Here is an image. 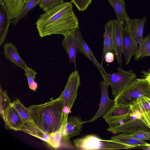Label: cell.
Instances as JSON below:
<instances>
[{
  "mask_svg": "<svg viewBox=\"0 0 150 150\" xmlns=\"http://www.w3.org/2000/svg\"><path fill=\"white\" fill-rule=\"evenodd\" d=\"M76 31L73 34L64 36L62 41V46L68 55L70 62L74 63L75 66L79 45Z\"/></svg>",
  "mask_w": 150,
  "mask_h": 150,
  "instance_id": "cell-14",
  "label": "cell"
},
{
  "mask_svg": "<svg viewBox=\"0 0 150 150\" xmlns=\"http://www.w3.org/2000/svg\"><path fill=\"white\" fill-rule=\"evenodd\" d=\"M110 5L112 7L116 14L117 20L123 25L125 21L129 18L126 10L124 0H107Z\"/></svg>",
  "mask_w": 150,
  "mask_h": 150,
  "instance_id": "cell-23",
  "label": "cell"
},
{
  "mask_svg": "<svg viewBox=\"0 0 150 150\" xmlns=\"http://www.w3.org/2000/svg\"><path fill=\"white\" fill-rule=\"evenodd\" d=\"M131 109L130 106H120L114 105L112 108L103 116L104 119L112 127L126 122L129 118Z\"/></svg>",
  "mask_w": 150,
  "mask_h": 150,
  "instance_id": "cell-9",
  "label": "cell"
},
{
  "mask_svg": "<svg viewBox=\"0 0 150 150\" xmlns=\"http://www.w3.org/2000/svg\"><path fill=\"white\" fill-rule=\"evenodd\" d=\"M134 59L138 60L142 57L150 56V35L147 34L143 38L135 53Z\"/></svg>",
  "mask_w": 150,
  "mask_h": 150,
  "instance_id": "cell-25",
  "label": "cell"
},
{
  "mask_svg": "<svg viewBox=\"0 0 150 150\" xmlns=\"http://www.w3.org/2000/svg\"><path fill=\"white\" fill-rule=\"evenodd\" d=\"M92 0H71L80 11H83L86 9Z\"/></svg>",
  "mask_w": 150,
  "mask_h": 150,
  "instance_id": "cell-29",
  "label": "cell"
},
{
  "mask_svg": "<svg viewBox=\"0 0 150 150\" xmlns=\"http://www.w3.org/2000/svg\"><path fill=\"white\" fill-rule=\"evenodd\" d=\"M29 0H25V2L26 3L27 2H28Z\"/></svg>",
  "mask_w": 150,
  "mask_h": 150,
  "instance_id": "cell-34",
  "label": "cell"
},
{
  "mask_svg": "<svg viewBox=\"0 0 150 150\" xmlns=\"http://www.w3.org/2000/svg\"><path fill=\"white\" fill-rule=\"evenodd\" d=\"M5 6L10 18H17L22 12L26 3L25 0H0Z\"/></svg>",
  "mask_w": 150,
  "mask_h": 150,
  "instance_id": "cell-21",
  "label": "cell"
},
{
  "mask_svg": "<svg viewBox=\"0 0 150 150\" xmlns=\"http://www.w3.org/2000/svg\"><path fill=\"white\" fill-rule=\"evenodd\" d=\"M147 16L140 18L130 19L125 21L123 25L129 31L136 44L140 45L143 39V33Z\"/></svg>",
  "mask_w": 150,
  "mask_h": 150,
  "instance_id": "cell-13",
  "label": "cell"
},
{
  "mask_svg": "<svg viewBox=\"0 0 150 150\" xmlns=\"http://www.w3.org/2000/svg\"><path fill=\"white\" fill-rule=\"evenodd\" d=\"M3 48L4 53L6 58L11 62L24 70L28 67L19 55L17 47L11 42H6Z\"/></svg>",
  "mask_w": 150,
  "mask_h": 150,
  "instance_id": "cell-18",
  "label": "cell"
},
{
  "mask_svg": "<svg viewBox=\"0 0 150 150\" xmlns=\"http://www.w3.org/2000/svg\"><path fill=\"white\" fill-rule=\"evenodd\" d=\"M130 108L129 117L126 122L113 127H108L107 130L113 133L128 134L150 130L147 124L136 106L134 105H131Z\"/></svg>",
  "mask_w": 150,
  "mask_h": 150,
  "instance_id": "cell-5",
  "label": "cell"
},
{
  "mask_svg": "<svg viewBox=\"0 0 150 150\" xmlns=\"http://www.w3.org/2000/svg\"><path fill=\"white\" fill-rule=\"evenodd\" d=\"M117 69V73L110 74L105 71L102 76L104 80L111 87L112 94L114 98L136 79L137 76L136 74L132 70L126 71L121 67Z\"/></svg>",
  "mask_w": 150,
  "mask_h": 150,
  "instance_id": "cell-6",
  "label": "cell"
},
{
  "mask_svg": "<svg viewBox=\"0 0 150 150\" xmlns=\"http://www.w3.org/2000/svg\"><path fill=\"white\" fill-rule=\"evenodd\" d=\"M114 22L110 20L104 26L105 32L103 33L104 42L102 54V62L104 60L106 53L110 51L114 53Z\"/></svg>",
  "mask_w": 150,
  "mask_h": 150,
  "instance_id": "cell-17",
  "label": "cell"
},
{
  "mask_svg": "<svg viewBox=\"0 0 150 150\" xmlns=\"http://www.w3.org/2000/svg\"><path fill=\"white\" fill-rule=\"evenodd\" d=\"M85 121L76 116L68 118L66 125L61 129L59 134L61 139L67 141L71 138L80 134Z\"/></svg>",
  "mask_w": 150,
  "mask_h": 150,
  "instance_id": "cell-12",
  "label": "cell"
},
{
  "mask_svg": "<svg viewBox=\"0 0 150 150\" xmlns=\"http://www.w3.org/2000/svg\"><path fill=\"white\" fill-rule=\"evenodd\" d=\"M101 88V98L99 108L95 114L90 119L85 121V123L92 122L105 114L114 105V100L109 98L108 94L109 85L104 81L100 82Z\"/></svg>",
  "mask_w": 150,
  "mask_h": 150,
  "instance_id": "cell-11",
  "label": "cell"
},
{
  "mask_svg": "<svg viewBox=\"0 0 150 150\" xmlns=\"http://www.w3.org/2000/svg\"><path fill=\"white\" fill-rule=\"evenodd\" d=\"M114 54L118 64L122 65V54L123 24L117 20L114 22Z\"/></svg>",
  "mask_w": 150,
  "mask_h": 150,
  "instance_id": "cell-16",
  "label": "cell"
},
{
  "mask_svg": "<svg viewBox=\"0 0 150 150\" xmlns=\"http://www.w3.org/2000/svg\"><path fill=\"white\" fill-rule=\"evenodd\" d=\"M28 108L35 123L43 133L50 137L59 133L62 127L63 106L59 97Z\"/></svg>",
  "mask_w": 150,
  "mask_h": 150,
  "instance_id": "cell-2",
  "label": "cell"
},
{
  "mask_svg": "<svg viewBox=\"0 0 150 150\" xmlns=\"http://www.w3.org/2000/svg\"><path fill=\"white\" fill-rule=\"evenodd\" d=\"M129 134L133 137L140 140H150V130L139 131Z\"/></svg>",
  "mask_w": 150,
  "mask_h": 150,
  "instance_id": "cell-30",
  "label": "cell"
},
{
  "mask_svg": "<svg viewBox=\"0 0 150 150\" xmlns=\"http://www.w3.org/2000/svg\"><path fill=\"white\" fill-rule=\"evenodd\" d=\"M142 73L144 74L142 76L146 78L150 83V69L148 70V71H143Z\"/></svg>",
  "mask_w": 150,
  "mask_h": 150,
  "instance_id": "cell-32",
  "label": "cell"
},
{
  "mask_svg": "<svg viewBox=\"0 0 150 150\" xmlns=\"http://www.w3.org/2000/svg\"><path fill=\"white\" fill-rule=\"evenodd\" d=\"M64 2L63 0H42L39 5L40 8L45 11L61 4Z\"/></svg>",
  "mask_w": 150,
  "mask_h": 150,
  "instance_id": "cell-28",
  "label": "cell"
},
{
  "mask_svg": "<svg viewBox=\"0 0 150 150\" xmlns=\"http://www.w3.org/2000/svg\"><path fill=\"white\" fill-rule=\"evenodd\" d=\"M24 71L29 88L35 91L38 88V84L35 81L37 73L32 68L28 67Z\"/></svg>",
  "mask_w": 150,
  "mask_h": 150,
  "instance_id": "cell-27",
  "label": "cell"
},
{
  "mask_svg": "<svg viewBox=\"0 0 150 150\" xmlns=\"http://www.w3.org/2000/svg\"><path fill=\"white\" fill-rule=\"evenodd\" d=\"M42 0H30L27 2L20 15L16 18L11 21L13 25H16L21 19L24 17L28 12L37 5L39 4Z\"/></svg>",
  "mask_w": 150,
  "mask_h": 150,
  "instance_id": "cell-26",
  "label": "cell"
},
{
  "mask_svg": "<svg viewBox=\"0 0 150 150\" xmlns=\"http://www.w3.org/2000/svg\"><path fill=\"white\" fill-rule=\"evenodd\" d=\"M123 33L122 54L125 60V64H128L133 55L137 52L138 45L134 40L128 29L124 27Z\"/></svg>",
  "mask_w": 150,
  "mask_h": 150,
  "instance_id": "cell-15",
  "label": "cell"
},
{
  "mask_svg": "<svg viewBox=\"0 0 150 150\" xmlns=\"http://www.w3.org/2000/svg\"><path fill=\"white\" fill-rule=\"evenodd\" d=\"M115 55V54L113 52H108L105 54L104 60L107 63H111L114 60Z\"/></svg>",
  "mask_w": 150,
  "mask_h": 150,
  "instance_id": "cell-31",
  "label": "cell"
},
{
  "mask_svg": "<svg viewBox=\"0 0 150 150\" xmlns=\"http://www.w3.org/2000/svg\"><path fill=\"white\" fill-rule=\"evenodd\" d=\"M6 129L21 131L23 125L22 117L11 103L1 112Z\"/></svg>",
  "mask_w": 150,
  "mask_h": 150,
  "instance_id": "cell-10",
  "label": "cell"
},
{
  "mask_svg": "<svg viewBox=\"0 0 150 150\" xmlns=\"http://www.w3.org/2000/svg\"><path fill=\"white\" fill-rule=\"evenodd\" d=\"M72 3L64 2L40 16L36 25L40 37L52 34L65 36L79 29V20L73 11Z\"/></svg>",
  "mask_w": 150,
  "mask_h": 150,
  "instance_id": "cell-1",
  "label": "cell"
},
{
  "mask_svg": "<svg viewBox=\"0 0 150 150\" xmlns=\"http://www.w3.org/2000/svg\"><path fill=\"white\" fill-rule=\"evenodd\" d=\"M4 3L0 1V45L5 42L11 21Z\"/></svg>",
  "mask_w": 150,
  "mask_h": 150,
  "instance_id": "cell-20",
  "label": "cell"
},
{
  "mask_svg": "<svg viewBox=\"0 0 150 150\" xmlns=\"http://www.w3.org/2000/svg\"><path fill=\"white\" fill-rule=\"evenodd\" d=\"M73 142L75 147L79 150H117L135 147L133 146L119 143L111 139H101L92 134L74 139Z\"/></svg>",
  "mask_w": 150,
  "mask_h": 150,
  "instance_id": "cell-4",
  "label": "cell"
},
{
  "mask_svg": "<svg viewBox=\"0 0 150 150\" xmlns=\"http://www.w3.org/2000/svg\"><path fill=\"white\" fill-rule=\"evenodd\" d=\"M111 139L119 143L135 147L143 146L149 143L144 141L140 140L133 137L129 134L125 133H121L112 137Z\"/></svg>",
  "mask_w": 150,
  "mask_h": 150,
  "instance_id": "cell-22",
  "label": "cell"
},
{
  "mask_svg": "<svg viewBox=\"0 0 150 150\" xmlns=\"http://www.w3.org/2000/svg\"><path fill=\"white\" fill-rule=\"evenodd\" d=\"M142 96L150 98V83L145 78L135 79L115 98V105H132Z\"/></svg>",
  "mask_w": 150,
  "mask_h": 150,
  "instance_id": "cell-3",
  "label": "cell"
},
{
  "mask_svg": "<svg viewBox=\"0 0 150 150\" xmlns=\"http://www.w3.org/2000/svg\"><path fill=\"white\" fill-rule=\"evenodd\" d=\"M138 149L144 150H150V143L143 146H138Z\"/></svg>",
  "mask_w": 150,
  "mask_h": 150,
  "instance_id": "cell-33",
  "label": "cell"
},
{
  "mask_svg": "<svg viewBox=\"0 0 150 150\" xmlns=\"http://www.w3.org/2000/svg\"><path fill=\"white\" fill-rule=\"evenodd\" d=\"M76 33L79 42V52L82 53L88 58L96 65L103 76L105 72L104 68L102 65H100L94 56L92 51L83 39L82 34L79 31V29L76 31Z\"/></svg>",
  "mask_w": 150,
  "mask_h": 150,
  "instance_id": "cell-19",
  "label": "cell"
},
{
  "mask_svg": "<svg viewBox=\"0 0 150 150\" xmlns=\"http://www.w3.org/2000/svg\"><path fill=\"white\" fill-rule=\"evenodd\" d=\"M134 105L140 111L150 128V98L141 97L137 100Z\"/></svg>",
  "mask_w": 150,
  "mask_h": 150,
  "instance_id": "cell-24",
  "label": "cell"
},
{
  "mask_svg": "<svg viewBox=\"0 0 150 150\" xmlns=\"http://www.w3.org/2000/svg\"><path fill=\"white\" fill-rule=\"evenodd\" d=\"M11 103L22 118L23 125L21 131L48 143L50 137L43 133L37 126L29 114L28 108L25 107L18 99H16Z\"/></svg>",
  "mask_w": 150,
  "mask_h": 150,
  "instance_id": "cell-7",
  "label": "cell"
},
{
  "mask_svg": "<svg viewBox=\"0 0 150 150\" xmlns=\"http://www.w3.org/2000/svg\"><path fill=\"white\" fill-rule=\"evenodd\" d=\"M81 84L79 71L75 70L70 74L66 86L59 97L62 100L63 109L71 112L77 95L78 88Z\"/></svg>",
  "mask_w": 150,
  "mask_h": 150,
  "instance_id": "cell-8",
  "label": "cell"
}]
</instances>
